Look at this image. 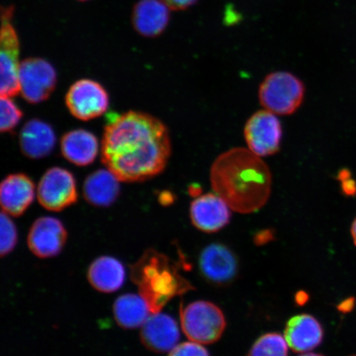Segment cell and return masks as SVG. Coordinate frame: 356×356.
<instances>
[{"label":"cell","mask_w":356,"mask_h":356,"mask_svg":"<svg viewBox=\"0 0 356 356\" xmlns=\"http://www.w3.org/2000/svg\"><path fill=\"white\" fill-rule=\"evenodd\" d=\"M168 356H210V354L204 347L191 341L177 345Z\"/></svg>","instance_id":"obj_26"},{"label":"cell","mask_w":356,"mask_h":356,"mask_svg":"<svg viewBox=\"0 0 356 356\" xmlns=\"http://www.w3.org/2000/svg\"><path fill=\"white\" fill-rule=\"evenodd\" d=\"M54 67L42 58L22 61L19 68L20 92L30 104H37L49 99L56 86Z\"/></svg>","instance_id":"obj_9"},{"label":"cell","mask_w":356,"mask_h":356,"mask_svg":"<svg viewBox=\"0 0 356 356\" xmlns=\"http://www.w3.org/2000/svg\"><path fill=\"white\" fill-rule=\"evenodd\" d=\"M68 233L63 222L55 217L35 220L29 229L28 246L35 257L47 259L60 254L65 246Z\"/></svg>","instance_id":"obj_12"},{"label":"cell","mask_w":356,"mask_h":356,"mask_svg":"<svg viewBox=\"0 0 356 356\" xmlns=\"http://www.w3.org/2000/svg\"><path fill=\"white\" fill-rule=\"evenodd\" d=\"M13 7L2 8V29L0 37V93L15 97L20 92L19 40L11 24Z\"/></svg>","instance_id":"obj_6"},{"label":"cell","mask_w":356,"mask_h":356,"mask_svg":"<svg viewBox=\"0 0 356 356\" xmlns=\"http://www.w3.org/2000/svg\"><path fill=\"white\" fill-rule=\"evenodd\" d=\"M40 204L51 211H61L76 203V181L72 173L62 168H51L44 172L37 190Z\"/></svg>","instance_id":"obj_7"},{"label":"cell","mask_w":356,"mask_h":356,"mask_svg":"<svg viewBox=\"0 0 356 356\" xmlns=\"http://www.w3.org/2000/svg\"><path fill=\"white\" fill-rule=\"evenodd\" d=\"M190 218L197 229L216 233L229 225L230 208L220 195L207 193L199 195L191 204Z\"/></svg>","instance_id":"obj_13"},{"label":"cell","mask_w":356,"mask_h":356,"mask_svg":"<svg viewBox=\"0 0 356 356\" xmlns=\"http://www.w3.org/2000/svg\"><path fill=\"white\" fill-rule=\"evenodd\" d=\"M341 191L347 197H355L356 195V181L353 177H347L341 180Z\"/></svg>","instance_id":"obj_28"},{"label":"cell","mask_w":356,"mask_h":356,"mask_svg":"<svg viewBox=\"0 0 356 356\" xmlns=\"http://www.w3.org/2000/svg\"><path fill=\"white\" fill-rule=\"evenodd\" d=\"M1 225H0V232H1V247H0V252L1 257H6L13 251L17 243V230L15 222L11 220L10 216L6 212L2 211Z\"/></svg>","instance_id":"obj_25"},{"label":"cell","mask_w":356,"mask_h":356,"mask_svg":"<svg viewBox=\"0 0 356 356\" xmlns=\"http://www.w3.org/2000/svg\"><path fill=\"white\" fill-rule=\"evenodd\" d=\"M35 185L24 173L8 175L0 186V203L8 216L19 217L28 210L35 198Z\"/></svg>","instance_id":"obj_15"},{"label":"cell","mask_w":356,"mask_h":356,"mask_svg":"<svg viewBox=\"0 0 356 356\" xmlns=\"http://www.w3.org/2000/svg\"><path fill=\"white\" fill-rule=\"evenodd\" d=\"M282 135V124L277 115L267 110L257 111L245 124L244 137L248 149L259 157L277 154Z\"/></svg>","instance_id":"obj_10"},{"label":"cell","mask_w":356,"mask_h":356,"mask_svg":"<svg viewBox=\"0 0 356 356\" xmlns=\"http://www.w3.org/2000/svg\"><path fill=\"white\" fill-rule=\"evenodd\" d=\"M350 233L351 236H353V241L356 246V217L353 222V225H351Z\"/></svg>","instance_id":"obj_29"},{"label":"cell","mask_w":356,"mask_h":356,"mask_svg":"<svg viewBox=\"0 0 356 356\" xmlns=\"http://www.w3.org/2000/svg\"><path fill=\"white\" fill-rule=\"evenodd\" d=\"M0 131L10 132L21 121L22 111L10 97L1 96L0 99Z\"/></svg>","instance_id":"obj_24"},{"label":"cell","mask_w":356,"mask_h":356,"mask_svg":"<svg viewBox=\"0 0 356 356\" xmlns=\"http://www.w3.org/2000/svg\"><path fill=\"white\" fill-rule=\"evenodd\" d=\"M87 277L96 291L110 293L119 291L126 280V269L117 258L104 256L96 258L88 269Z\"/></svg>","instance_id":"obj_19"},{"label":"cell","mask_w":356,"mask_h":356,"mask_svg":"<svg viewBox=\"0 0 356 356\" xmlns=\"http://www.w3.org/2000/svg\"><path fill=\"white\" fill-rule=\"evenodd\" d=\"M300 356H323V355H319V354H315V353H306L304 355H300Z\"/></svg>","instance_id":"obj_30"},{"label":"cell","mask_w":356,"mask_h":356,"mask_svg":"<svg viewBox=\"0 0 356 356\" xmlns=\"http://www.w3.org/2000/svg\"><path fill=\"white\" fill-rule=\"evenodd\" d=\"M56 143L54 130L41 120H30L22 129L19 145L26 157L32 159L47 157L54 149Z\"/></svg>","instance_id":"obj_18"},{"label":"cell","mask_w":356,"mask_h":356,"mask_svg":"<svg viewBox=\"0 0 356 356\" xmlns=\"http://www.w3.org/2000/svg\"><path fill=\"white\" fill-rule=\"evenodd\" d=\"M113 309L115 322L127 330L143 326L151 313L144 298L136 293H124L118 297Z\"/></svg>","instance_id":"obj_22"},{"label":"cell","mask_w":356,"mask_h":356,"mask_svg":"<svg viewBox=\"0 0 356 356\" xmlns=\"http://www.w3.org/2000/svg\"><path fill=\"white\" fill-rule=\"evenodd\" d=\"M305 86L291 73L269 74L261 83L258 97L262 106L275 115L295 113L304 101Z\"/></svg>","instance_id":"obj_4"},{"label":"cell","mask_w":356,"mask_h":356,"mask_svg":"<svg viewBox=\"0 0 356 356\" xmlns=\"http://www.w3.org/2000/svg\"><path fill=\"white\" fill-rule=\"evenodd\" d=\"M170 136L159 119L131 111L111 120L102 140V160L120 181H144L165 169Z\"/></svg>","instance_id":"obj_1"},{"label":"cell","mask_w":356,"mask_h":356,"mask_svg":"<svg viewBox=\"0 0 356 356\" xmlns=\"http://www.w3.org/2000/svg\"><path fill=\"white\" fill-rule=\"evenodd\" d=\"M211 188L231 210L259 211L270 198L273 177L266 163L250 149L234 148L221 154L211 168Z\"/></svg>","instance_id":"obj_2"},{"label":"cell","mask_w":356,"mask_h":356,"mask_svg":"<svg viewBox=\"0 0 356 356\" xmlns=\"http://www.w3.org/2000/svg\"><path fill=\"white\" fill-rule=\"evenodd\" d=\"M248 356H288L286 338L279 333H267L253 344Z\"/></svg>","instance_id":"obj_23"},{"label":"cell","mask_w":356,"mask_h":356,"mask_svg":"<svg viewBox=\"0 0 356 356\" xmlns=\"http://www.w3.org/2000/svg\"><path fill=\"white\" fill-rule=\"evenodd\" d=\"M182 331L191 341L213 344L220 340L226 327L224 314L208 301H195L180 308Z\"/></svg>","instance_id":"obj_5"},{"label":"cell","mask_w":356,"mask_h":356,"mask_svg":"<svg viewBox=\"0 0 356 356\" xmlns=\"http://www.w3.org/2000/svg\"><path fill=\"white\" fill-rule=\"evenodd\" d=\"M120 180L109 169L91 173L83 184V197L92 206L108 207L118 200Z\"/></svg>","instance_id":"obj_21"},{"label":"cell","mask_w":356,"mask_h":356,"mask_svg":"<svg viewBox=\"0 0 356 356\" xmlns=\"http://www.w3.org/2000/svg\"><path fill=\"white\" fill-rule=\"evenodd\" d=\"M166 6L173 10H184L193 6L198 0H162Z\"/></svg>","instance_id":"obj_27"},{"label":"cell","mask_w":356,"mask_h":356,"mask_svg":"<svg viewBox=\"0 0 356 356\" xmlns=\"http://www.w3.org/2000/svg\"><path fill=\"white\" fill-rule=\"evenodd\" d=\"M60 147L65 159L79 167L88 166L95 162L99 154L97 137L82 129L65 134Z\"/></svg>","instance_id":"obj_20"},{"label":"cell","mask_w":356,"mask_h":356,"mask_svg":"<svg viewBox=\"0 0 356 356\" xmlns=\"http://www.w3.org/2000/svg\"><path fill=\"white\" fill-rule=\"evenodd\" d=\"M140 340L154 353H170L180 340L179 328L175 318L159 312L150 316L141 327Z\"/></svg>","instance_id":"obj_14"},{"label":"cell","mask_w":356,"mask_h":356,"mask_svg":"<svg viewBox=\"0 0 356 356\" xmlns=\"http://www.w3.org/2000/svg\"><path fill=\"white\" fill-rule=\"evenodd\" d=\"M353 356H356V355H353Z\"/></svg>","instance_id":"obj_32"},{"label":"cell","mask_w":356,"mask_h":356,"mask_svg":"<svg viewBox=\"0 0 356 356\" xmlns=\"http://www.w3.org/2000/svg\"><path fill=\"white\" fill-rule=\"evenodd\" d=\"M284 338L296 353H308L322 343L323 329L313 316L300 314L289 320Z\"/></svg>","instance_id":"obj_16"},{"label":"cell","mask_w":356,"mask_h":356,"mask_svg":"<svg viewBox=\"0 0 356 356\" xmlns=\"http://www.w3.org/2000/svg\"><path fill=\"white\" fill-rule=\"evenodd\" d=\"M162 0H140L132 13L134 29L144 37L155 38L164 32L170 15Z\"/></svg>","instance_id":"obj_17"},{"label":"cell","mask_w":356,"mask_h":356,"mask_svg":"<svg viewBox=\"0 0 356 356\" xmlns=\"http://www.w3.org/2000/svg\"><path fill=\"white\" fill-rule=\"evenodd\" d=\"M67 108L75 118L87 122L104 115L109 108V95L95 80H78L65 97Z\"/></svg>","instance_id":"obj_8"},{"label":"cell","mask_w":356,"mask_h":356,"mask_svg":"<svg viewBox=\"0 0 356 356\" xmlns=\"http://www.w3.org/2000/svg\"><path fill=\"white\" fill-rule=\"evenodd\" d=\"M131 277L152 314L159 313L173 298L193 289L172 260L152 248L131 266Z\"/></svg>","instance_id":"obj_3"},{"label":"cell","mask_w":356,"mask_h":356,"mask_svg":"<svg viewBox=\"0 0 356 356\" xmlns=\"http://www.w3.org/2000/svg\"><path fill=\"white\" fill-rule=\"evenodd\" d=\"M79 1H88V0H79Z\"/></svg>","instance_id":"obj_31"},{"label":"cell","mask_w":356,"mask_h":356,"mask_svg":"<svg viewBox=\"0 0 356 356\" xmlns=\"http://www.w3.org/2000/svg\"><path fill=\"white\" fill-rule=\"evenodd\" d=\"M237 256L221 243H212L204 248L199 257L200 274L207 282L217 286H228L238 273Z\"/></svg>","instance_id":"obj_11"}]
</instances>
